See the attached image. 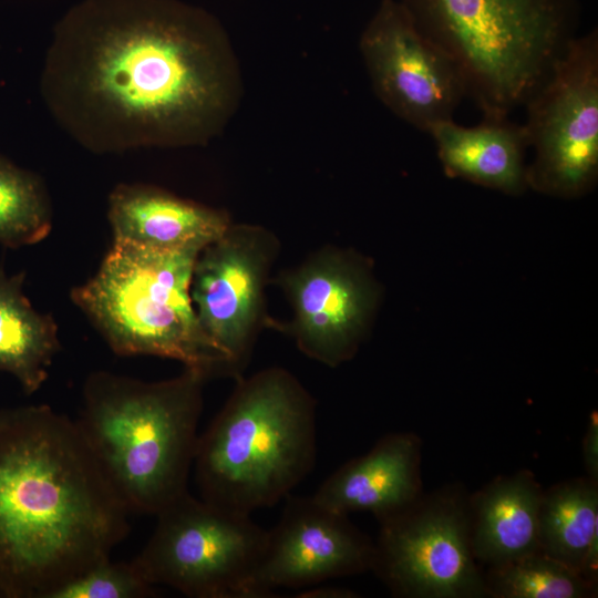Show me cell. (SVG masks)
<instances>
[{"label":"cell","mask_w":598,"mask_h":598,"mask_svg":"<svg viewBox=\"0 0 598 598\" xmlns=\"http://www.w3.org/2000/svg\"><path fill=\"white\" fill-rule=\"evenodd\" d=\"M484 577L488 596L496 598H586L596 592L577 571L540 550L491 567Z\"/></svg>","instance_id":"cell-21"},{"label":"cell","mask_w":598,"mask_h":598,"mask_svg":"<svg viewBox=\"0 0 598 598\" xmlns=\"http://www.w3.org/2000/svg\"><path fill=\"white\" fill-rule=\"evenodd\" d=\"M25 274L8 275L0 266V371L32 394L49 375L60 349L58 324L37 311L23 292Z\"/></svg>","instance_id":"cell-18"},{"label":"cell","mask_w":598,"mask_h":598,"mask_svg":"<svg viewBox=\"0 0 598 598\" xmlns=\"http://www.w3.org/2000/svg\"><path fill=\"white\" fill-rule=\"evenodd\" d=\"M301 596L306 597H353V592L340 589V588H331V587H319V588H312L310 590L305 591Z\"/></svg>","instance_id":"cell-24"},{"label":"cell","mask_w":598,"mask_h":598,"mask_svg":"<svg viewBox=\"0 0 598 598\" xmlns=\"http://www.w3.org/2000/svg\"><path fill=\"white\" fill-rule=\"evenodd\" d=\"M51 228V203L39 176L0 155V244L10 248L34 245Z\"/></svg>","instance_id":"cell-20"},{"label":"cell","mask_w":598,"mask_h":598,"mask_svg":"<svg viewBox=\"0 0 598 598\" xmlns=\"http://www.w3.org/2000/svg\"><path fill=\"white\" fill-rule=\"evenodd\" d=\"M156 518L151 538L132 560L148 584L165 585L192 598H246L268 530L247 514L188 492Z\"/></svg>","instance_id":"cell-7"},{"label":"cell","mask_w":598,"mask_h":598,"mask_svg":"<svg viewBox=\"0 0 598 598\" xmlns=\"http://www.w3.org/2000/svg\"><path fill=\"white\" fill-rule=\"evenodd\" d=\"M292 318L279 327L308 358L330 368L357 353L374 318L379 285L358 254L324 246L299 266L281 272Z\"/></svg>","instance_id":"cell-12"},{"label":"cell","mask_w":598,"mask_h":598,"mask_svg":"<svg viewBox=\"0 0 598 598\" xmlns=\"http://www.w3.org/2000/svg\"><path fill=\"white\" fill-rule=\"evenodd\" d=\"M374 543L348 515L313 496H287L278 524L268 530L246 598L268 597L278 588L315 586L372 567Z\"/></svg>","instance_id":"cell-13"},{"label":"cell","mask_w":598,"mask_h":598,"mask_svg":"<svg viewBox=\"0 0 598 598\" xmlns=\"http://www.w3.org/2000/svg\"><path fill=\"white\" fill-rule=\"evenodd\" d=\"M199 252L113 241L97 271L72 289L71 299L118 355L176 360L207 379L229 375L192 301Z\"/></svg>","instance_id":"cell-6"},{"label":"cell","mask_w":598,"mask_h":598,"mask_svg":"<svg viewBox=\"0 0 598 598\" xmlns=\"http://www.w3.org/2000/svg\"><path fill=\"white\" fill-rule=\"evenodd\" d=\"M528 187L561 198L590 192L598 176V37H574L524 104Z\"/></svg>","instance_id":"cell-8"},{"label":"cell","mask_w":598,"mask_h":598,"mask_svg":"<svg viewBox=\"0 0 598 598\" xmlns=\"http://www.w3.org/2000/svg\"><path fill=\"white\" fill-rule=\"evenodd\" d=\"M359 50L374 94L395 116L426 133L453 120L466 96L462 74L402 1H381Z\"/></svg>","instance_id":"cell-11"},{"label":"cell","mask_w":598,"mask_h":598,"mask_svg":"<svg viewBox=\"0 0 598 598\" xmlns=\"http://www.w3.org/2000/svg\"><path fill=\"white\" fill-rule=\"evenodd\" d=\"M128 514L76 422L0 411V598H50L111 557Z\"/></svg>","instance_id":"cell-2"},{"label":"cell","mask_w":598,"mask_h":598,"mask_svg":"<svg viewBox=\"0 0 598 598\" xmlns=\"http://www.w3.org/2000/svg\"><path fill=\"white\" fill-rule=\"evenodd\" d=\"M154 586L140 574L133 561L115 563L111 557L74 578L50 598H145Z\"/></svg>","instance_id":"cell-22"},{"label":"cell","mask_w":598,"mask_h":598,"mask_svg":"<svg viewBox=\"0 0 598 598\" xmlns=\"http://www.w3.org/2000/svg\"><path fill=\"white\" fill-rule=\"evenodd\" d=\"M236 380L198 437L194 465L200 498L249 515L288 496L313 468L317 403L283 368Z\"/></svg>","instance_id":"cell-4"},{"label":"cell","mask_w":598,"mask_h":598,"mask_svg":"<svg viewBox=\"0 0 598 598\" xmlns=\"http://www.w3.org/2000/svg\"><path fill=\"white\" fill-rule=\"evenodd\" d=\"M543 489L526 471L493 480L468 497L470 539L476 560L491 567L539 550Z\"/></svg>","instance_id":"cell-17"},{"label":"cell","mask_w":598,"mask_h":598,"mask_svg":"<svg viewBox=\"0 0 598 598\" xmlns=\"http://www.w3.org/2000/svg\"><path fill=\"white\" fill-rule=\"evenodd\" d=\"M206 380L189 368L155 382L106 371L86 379L75 422L130 513L156 516L188 492Z\"/></svg>","instance_id":"cell-3"},{"label":"cell","mask_w":598,"mask_h":598,"mask_svg":"<svg viewBox=\"0 0 598 598\" xmlns=\"http://www.w3.org/2000/svg\"><path fill=\"white\" fill-rule=\"evenodd\" d=\"M582 455L587 477L598 482V417L595 411L588 420L582 443Z\"/></svg>","instance_id":"cell-23"},{"label":"cell","mask_w":598,"mask_h":598,"mask_svg":"<svg viewBox=\"0 0 598 598\" xmlns=\"http://www.w3.org/2000/svg\"><path fill=\"white\" fill-rule=\"evenodd\" d=\"M279 248L269 229L230 223L200 250L194 265L190 296L198 321L236 379L270 319L265 313V289Z\"/></svg>","instance_id":"cell-10"},{"label":"cell","mask_w":598,"mask_h":598,"mask_svg":"<svg viewBox=\"0 0 598 598\" xmlns=\"http://www.w3.org/2000/svg\"><path fill=\"white\" fill-rule=\"evenodd\" d=\"M109 220L113 241L162 250H202L231 223L224 210L145 184H118L110 194Z\"/></svg>","instance_id":"cell-15"},{"label":"cell","mask_w":598,"mask_h":598,"mask_svg":"<svg viewBox=\"0 0 598 598\" xmlns=\"http://www.w3.org/2000/svg\"><path fill=\"white\" fill-rule=\"evenodd\" d=\"M539 550L580 575L598 539V482L574 478L543 491L537 519Z\"/></svg>","instance_id":"cell-19"},{"label":"cell","mask_w":598,"mask_h":598,"mask_svg":"<svg viewBox=\"0 0 598 598\" xmlns=\"http://www.w3.org/2000/svg\"><path fill=\"white\" fill-rule=\"evenodd\" d=\"M421 445L413 433L388 434L334 471L313 497L346 515L367 511L382 520L398 514L422 496Z\"/></svg>","instance_id":"cell-14"},{"label":"cell","mask_w":598,"mask_h":598,"mask_svg":"<svg viewBox=\"0 0 598 598\" xmlns=\"http://www.w3.org/2000/svg\"><path fill=\"white\" fill-rule=\"evenodd\" d=\"M454 61L484 117H508L550 73L573 33L569 0H402Z\"/></svg>","instance_id":"cell-5"},{"label":"cell","mask_w":598,"mask_h":598,"mask_svg":"<svg viewBox=\"0 0 598 598\" xmlns=\"http://www.w3.org/2000/svg\"><path fill=\"white\" fill-rule=\"evenodd\" d=\"M379 522L371 569L394 596H488L471 547L468 498L458 489L421 496Z\"/></svg>","instance_id":"cell-9"},{"label":"cell","mask_w":598,"mask_h":598,"mask_svg":"<svg viewBox=\"0 0 598 598\" xmlns=\"http://www.w3.org/2000/svg\"><path fill=\"white\" fill-rule=\"evenodd\" d=\"M58 124L94 153L207 144L241 97L218 19L181 0H82L56 23L40 80Z\"/></svg>","instance_id":"cell-1"},{"label":"cell","mask_w":598,"mask_h":598,"mask_svg":"<svg viewBox=\"0 0 598 598\" xmlns=\"http://www.w3.org/2000/svg\"><path fill=\"white\" fill-rule=\"evenodd\" d=\"M429 134L448 176L509 195L528 187V141L523 124L508 117H484L472 126L447 120L435 124Z\"/></svg>","instance_id":"cell-16"}]
</instances>
